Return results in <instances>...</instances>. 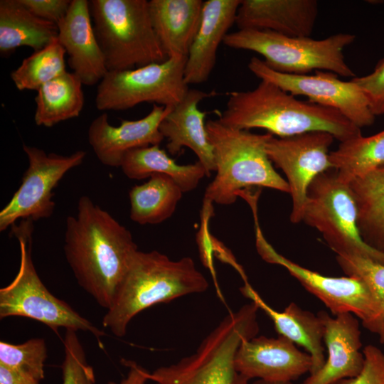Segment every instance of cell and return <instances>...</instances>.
<instances>
[{
    "label": "cell",
    "mask_w": 384,
    "mask_h": 384,
    "mask_svg": "<svg viewBox=\"0 0 384 384\" xmlns=\"http://www.w3.org/2000/svg\"><path fill=\"white\" fill-rule=\"evenodd\" d=\"M257 334L253 319L242 311L228 314L201 341L196 351L149 373L154 384H248L236 369L241 343Z\"/></svg>",
    "instance_id": "ba28073f"
},
{
    "label": "cell",
    "mask_w": 384,
    "mask_h": 384,
    "mask_svg": "<svg viewBox=\"0 0 384 384\" xmlns=\"http://www.w3.org/2000/svg\"><path fill=\"white\" fill-rule=\"evenodd\" d=\"M256 247L266 262L284 267L308 292L318 298L334 316L351 313L375 334L380 306L366 284L353 276L328 277L305 268L279 254L263 236L255 220Z\"/></svg>",
    "instance_id": "8fae6325"
},
{
    "label": "cell",
    "mask_w": 384,
    "mask_h": 384,
    "mask_svg": "<svg viewBox=\"0 0 384 384\" xmlns=\"http://www.w3.org/2000/svg\"><path fill=\"white\" fill-rule=\"evenodd\" d=\"M56 24L41 19L18 0L0 1V52L8 55L21 46L39 50L58 38Z\"/></svg>",
    "instance_id": "cb8c5ba5"
},
{
    "label": "cell",
    "mask_w": 384,
    "mask_h": 384,
    "mask_svg": "<svg viewBox=\"0 0 384 384\" xmlns=\"http://www.w3.org/2000/svg\"><path fill=\"white\" fill-rule=\"evenodd\" d=\"M336 258L347 276L360 278L375 297L380 309L376 335L384 343V265L357 256L336 255Z\"/></svg>",
    "instance_id": "1f68e13d"
},
{
    "label": "cell",
    "mask_w": 384,
    "mask_h": 384,
    "mask_svg": "<svg viewBox=\"0 0 384 384\" xmlns=\"http://www.w3.org/2000/svg\"><path fill=\"white\" fill-rule=\"evenodd\" d=\"M63 342V384H95L94 369L87 362L85 353L77 331L67 329Z\"/></svg>",
    "instance_id": "d6a6232c"
},
{
    "label": "cell",
    "mask_w": 384,
    "mask_h": 384,
    "mask_svg": "<svg viewBox=\"0 0 384 384\" xmlns=\"http://www.w3.org/2000/svg\"><path fill=\"white\" fill-rule=\"evenodd\" d=\"M357 220L349 184L338 178L334 169L317 176L307 191L302 221L316 229L336 255L357 256L384 265V252L363 241Z\"/></svg>",
    "instance_id": "9c48e42d"
},
{
    "label": "cell",
    "mask_w": 384,
    "mask_h": 384,
    "mask_svg": "<svg viewBox=\"0 0 384 384\" xmlns=\"http://www.w3.org/2000/svg\"><path fill=\"white\" fill-rule=\"evenodd\" d=\"M82 85L74 73L65 71L41 86L34 99L36 124L52 127L78 117L85 102Z\"/></svg>",
    "instance_id": "4316f807"
},
{
    "label": "cell",
    "mask_w": 384,
    "mask_h": 384,
    "mask_svg": "<svg viewBox=\"0 0 384 384\" xmlns=\"http://www.w3.org/2000/svg\"><path fill=\"white\" fill-rule=\"evenodd\" d=\"M318 314L324 323L327 356L322 367L309 374L301 384H334L357 376L365 362L358 319L351 313L334 317L326 311Z\"/></svg>",
    "instance_id": "e0dca14e"
},
{
    "label": "cell",
    "mask_w": 384,
    "mask_h": 384,
    "mask_svg": "<svg viewBox=\"0 0 384 384\" xmlns=\"http://www.w3.org/2000/svg\"><path fill=\"white\" fill-rule=\"evenodd\" d=\"M318 11L316 0H241L235 23L238 30L311 37Z\"/></svg>",
    "instance_id": "d6986e66"
},
{
    "label": "cell",
    "mask_w": 384,
    "mask_h": 384,
    "mask_svg": "<svg viewBox=\"0 0 384 384\" xmlns=\"http://www.w3.org/2000/svg\"><path fill=\"white\" fill-rule=\"evenodd\" d=\"M334 137L325 132H311L289 137L272 136L266 151L272 163L285 174L292 200L290 221L303 220L307 191L320 174L332 169L329 148Z\"/></svg>",
    "instance_id": "5bb4252c"
},
{
    "label": "cell",
    "mask_w": 384,
    "mask_h": 384,
    "mask_svg": "<svg viewBox=\"0 0 384 384\" xmlns=\"http://www.w3.org/2000/svg\"><path fill=\"white\" fill-rule=\"evenodd\" d=\"M122 363L129 369L127 375L119 383L109 381L107 384H146L149 380V372L136 362L122 359Z\"/></svg>",
    "instance_id": "8d00e7d4"
},
{
    "label": "cell",
    "mask_w": 384,
    "mask_h": 384,
    "mask_svg": "<svg viewBox=\"0 0 384 384\" xmlns=\"http://www.w3.org/2000/svg\"><path fill=\"white\" fill-rule=\"evenodd\" d=\"M363 353L365 362L361 372L334 384H384V353L373 345L366 346Z\"/></svg>",
    "instance_id": "e575fe53"
},
{
    "label": "cell",
    "mask_w": 384,
    "mask_h": 384,
    "mask_svg": "<svg viewBox=\"0 0 384 384\" xmlns=\"http://www.w3.org/2000/svg\"><path fill=\"white\" fill-rule=\"evenodd\" d=\"M65 54L57 38L24 58L11 73V79L18 90L37 91L44 84L66 71Z\"/></svg>",
    "instance_id": "f546056e"
},
{
    "label": "cell",
    "mask_w": 384,
    "mask_h": 384,
    "mask_svg": "<svg viewBox=\"0 0 384 384\" xmlns=\"http://www.w3.org/2000/svg\"><path fill=\"white\" fill-rule=\"evenodd\" d=\"M20 246V265L14 279L0 289V318L21 316L38 321L52 330L58 328L91 333L100 341L105 332L57 298L40 279L32 259L33 221L21 220L11 227Z\"/></svg>",
    "instance_id": "8992f818"
},
{
    "label": "cell",
    "mask_w": 384,
    "mask_h": 384,
    "mask_svg": "<svg viewBox=\"0 0 384 384\" xmlns=\"http://www.w3.org/2000/svg\"><path fill=\"white\" fill-rule=\"evenodd\" d=\"M94 31L108 71L161 63L163 50L151 19L149 1H89Z\"/></svg>",
    "instance_id": "5b68a950"
},
{
    "label": "cell",
    "mask_w": 384,
    "mask_h": 384,
    "mask_svg": "<svg viewBox=\"0 0 384 384\" xmlns=\"http://www.w3.org/2000/svg\"><path fill=\"white\" fill-rule=\"evenodd\" d=\"M338 178L349 183L353 178L384 166V129L374 135L362 134L340 143L330 152Z\"/></svg>",
    "instance_id": "f1b7e54d"
},
{
    "label": "cell",
    "mask_w": 384,
    "mask_h": 384,
    "mask_svg": "<svg viewBox=\"0 0 384 384\" xmlns=\"http://www.w3.org/2000/svg\"><path fill=\"white\" fill-rule=\"evenodd\" d=\"M358 211L357 225L363 241L384 252V166L349 183Z\"/></svg>",
    "instance_id": "484cf974"
},
{
    "label": "cell",
    "mask_w": 384,
    "mask_h": 384,
    "mask_svg": "<svg viewBox=\"0 0 384 384\" xmlns=\"http://www.w3.org/2000/svg\"><path fill=\"white\" fill-rule=\"evenodd\" d=\"M215 92L189 89L184 98L162 120L159 131L168 140L166 149L171 155L183 147L191 149L204 166L208 176L216 170L214 149L210 142L205 118L208 113L198 108L203 100L214 96Z\"/></svg>",
    "instance_id": "ffe728a7"
},
{
    "label": "cell",
    "mask_w": 384,
    "mask_h": 384,
    "mask_svg": "<svg viewBox=\"0 0 384 384\" xmlns=\"http://www.w3.org/2000/svg\"><path fill=\"white\" fill-rule=\"evenodd\" d=\"M202 0H151L149 11L154 29L169 58L187 57L199 28Z\"/></svg>",
    "instance_id": "603a6c76"
},
{
    "label": "cell",
    "mask_w": 384,
    "mask_h": 384,
    "mask_svg": "<svg viewBox=\"0 0 384 384\" xmlns=\"http://www.w3.org/2000/svg\"><path fill=\"white\" fill-rule=\"evenodd\" d=\"M37 17L58 24L66 15L70 0H18Z\"/></svg>",
    "instance_id": "d590c367"
},
{
    "label": "cell",
    "mask_w": 384,
    "mask_h": 384,
    "mask_svg": "<svg viewBox=\"0 0 384 384\" xmlns=\"http://www.w3.org/2000/svg\"><path fill=\"white\" fill-rule=\"evenodd\" d=\"M352 80L365 95L375 116L384 114V58L368 75L354 77Z\"/></svg>",
    "instance_id": "836d02e7"
},
{
    "label": "cell",
    "mask_w": 384,
    "mask_h": 384,
    "mask_svg": "<svg viewBox=\"0 0 384 384\" xmlns=\"http://www.w3.org/2000/svg\"><path fill=\"white\" fill-rule=\"evenodd\" d=\"M252 384H294L293 382H275L263 380H255Z\"/></svg>",
    "instance_id": "f35d334b"
},
{
    "label": "cell",
    "mask_w": 384,
    "mask_h": 384,
    "mask_svg": "<svg viewBox=\"0 0 384 384\" xmlns=\"http://www.w3.org/2000/svg\"><path fill=\"white\" fill-rule=\"evenodd\" d=\"M57 26L58 41L68 56L73 73L83 85L99 84L108 70L94 31L89 1L71 0L66 15Z\"/></svg>",
    "instance_id": "ac0fdd59"
},
{
    "label": "cell",
    "mask_w": 384,
    "mask_h": 384,
    "mask_svg": "<svg viewBox=\"0 0 384 384\" xmlns=\"http://www.w3.org/2000/svg\"><path fill=\"white\" fill-rule=\"evenodd\" d=\"M240 291L270 318L279 336L302 346L309 353L312 362L309 374L322 367L326 359L323 346L324 326L318 314L304 310L294 302L283 311H277L269 306L247 282Z\"/></svg>",
    "instance_id": "7402d4cb"
},
{
    "label": "cell",
    "mask_w": 384,
    "mask_h": 384,
    "mask_svg": "<svg viewBox=\"0 0 384 384\" xmlns=\"http://www.w3.org/2000/svg\"><path fill=\"white\" fill-rule=\"evenodd\" d=\"M28 166L21 183L0 212V231L11 227L18 220L33 221L50 217L55 210L53 190L65 174L82 164L85 151L70 155L47 154L33 146L23 145Z\"/></svg>",
    "instance_id": "7c38bea8"
},
{
    "label": "cell",
    "mask_w": 384,
    "mask_h": 384,
    "mask_svg": "<svg viewBox=\"0 0 384 384\" xmlns=\"http://www.w3.org/2000/svg\"><path fill=\"white\" fill-rule=\"evenodd\" d=\"M205 276L189 257L172 260L156 250L134 254L129 267L103 317L102 325L122 337L132 319L155 304L207 290Z\"/></svg>",
    "instance_id": "3957f363"
},
{
    "label": "cell",
    "mask_w": 384,
    "mask_h": 384,
    "mask_svg": "<svg viewBox=\"0 0 384 384\" xmlns=\"http://www.w3.org/2000/svg\"><path fill=\"white\" fill-rule=\"evenodd\" d=\"M185 56L125 70L108 71L100 82L95 106L101 111H121L142 102L174 107L188 88L184 79Z\"/></svg>",
    "instance_id": "30bf717a"
},
{
    "label": "cell",
    "mask_w": 384,
    "mask_h": 384,
    "mask_svg": "<svg viewBox=\"0 0 384 384\" xmlns=\"http://www.w3.org/2000/svg\"><path fill=\"white\" fill-rule=\"evenodd\" d=\"M247 67L260 80L270 82L294 95L306 97L309 102L334 109L358 128L370 126L375 116L358 85L351 79L342 80L336 74L316 71L314 75H292L270 68L257 57Z\"/></svg>",
    "instance_id": "4fadbf2b"
},
{
    "label": "cell",
    "mask_w": 384,
    "mask_h": 384,
    "mask_svg": "<svg viewBox=\"0 0 384 384\" xmlns=\"http://www.w3.org/2000/svg\"><path fill=\"white\" fill-rule=\"evenodd\" d=\"M182 194L171 177L154 174L130 189V218L139 225L161 223L174 214Z\"/></svg>",
    "instance_id": "83f0119b"
},
{
    "label": "cell",
    "mask_w": 384,
    "mask_h": 384,
    "mask_svg": "<svg viewBox=\"0 0 384 384\" xmlns=\"http://www.w3.org/2000/svg\"><path fill=\"white\" fill-rule=\"evenodd\" d=\"M218 115V120L226 127L263 129L279 138L325 132L342 142L361 134V129L337 110L300 100L266 80L252 90L230 92L225 109Z\"/></svg>",
    "instance_id": "7a4b0ae2"
},
{
    "label": "cell",
    "mask_w": 384,
    "mask_h": 384,
    "mask_svg": "<svg viewBox=\"0 0 384 384\" xmlns=\"http://www.w3.org/2000/svg\"><path fill=\"white\" fill-rule=\"evenodd\" d=\"M235 365L249 380L293 382L310 373L312 362L309 353L301 351L296 344L282 336H256L241 343Z\"/></svg>",
    "instance_id": "2e32d148"
},
{
    "label": "cell",
    "mask_w": 384,
    "mask_h": 384,
    "mask_svg": "<svg viewBox=\"0 0 384 384\" xmlns=\"http://www.w3.org/2000/svg\"><path fill=\"white\" fill-rule=\"evenodd\" d=\"M46 358L43 338H31L20 344L0 341V365L28 373L39 381L45 377Z\"/></svg>",
    "instance_id": "4dcf8cb0"
},
{
    "label": "cell",
    "mask_w": 384,
    "mask_h": 384,
    "mask_svg": "<svg viewBox=\"0 0 384 384\" xmlns=\"http://www.w3.org/2000/svg\"><path fill=\"white\" fill-rule=\"evenodd\" d=\"M63 250L78 284L107 310L138 250L130 231L82 196L66 219Z\"/></svg>",
    "instance_id": "6da1fadb"
},
{
    "label": "cell",
    "mask_w": 384,
    "mask_h": 384,
    "mask_svg": "<svg viewBox=\"0 0 384 384\" xmlns=\"http://www.w3.org/2000/svg\"><path fill=\"white\" fill-rule=\"evenodd\" d=\"M124 174L130 179L142 180L154 174L171 177L183 193L194 190L204 176H208L204 166L197 161L194 164L180 165L159 147L152 145L128 151L120 166Z\"/></svg>",
    "instance_id": "d4e9b609"
},
{
    "label": "cell",
    "mask_w": 384,
    "mask_h": 384,
    "mask_svg": "<svg viewBox=\"0 0 384 384\" xmlns=\"http://www.w3.org/2000/svg\"><path fill=\"white\" fill-rule=\"evenodd\" d=\"M241 0L203 1L201 21L190 48L184 68L187 85L205 82L216 62L217 50L235 22Z\"/></svg>",
    "instance_id": "44dd1931"
},
{
    "label": "cell",
    "mask_w": 384,
    "mask_h": 384,
    "mask_svg": "<svg viewBox=\"0 0 384 384\" xmlns=\"http://www.w3.org/2000/svg\"><path fill=\"white\" fill-rule=\"evenodd\" d=\"M172 108L154 104L149 113L143 118L122 119L117 127L110 124L107 114L102 113L95 118L88 127V142L102 164L120 167L128 151L159 145L164 139L159 126Z\"/></svg>",
    "instance_id": "9a60e30c"
},
{
    "label": "cell",
    "mask_w": 384,
    "mask_h": 384,
    "mask_svg": "<svg viewBox=\"0 0 384 384\" xmlns=\"http://www.w3.org/2000/svg\"><path fill=\"white\" fill-rule=\"evenodd\" d=\"M206 129L214 149L216 175L206 189L204 202L231 205L242 189L252 186L289 192L266 151L273 135L230 128L218 119L207 121Z\"/></svg>",
    "instance_id": "277c9868"
},
{
    "label": "cell",
    "mask_w": 384,
    "mask_h": 384,
    "mask_svg": "<svg viewBox=\"0 0 384 384\" xmlns=\"http://www.w3.org/2000/svg\"><path fill=\"white\" fill-rule=\"evenodd\" d=\"M0 384H40V381L28 373L0 365Z\"/></svg>",
    "instance_id": "74e56055"
},
{
    "label": "cell",
    "mask_w": 384,
    "mask_h": 384,
    "mask_svg": "<svg viewBox=\"0 0 384 384\" xmlns=\"http://www.w3.org/2000/svg\"><path fill=\"white\" fill-rule=\"evenodd\" d=\"M355 39V35L346 33L316 40L270 31L238 30L228 33L223 43L231 48L260 54L270 68L279 73L308 75L313 70L327 71L353 78L355 73L346 63L343 50Z\"/></svg>",
    "instance_id": "52a82bcc"
}]
</instances>
